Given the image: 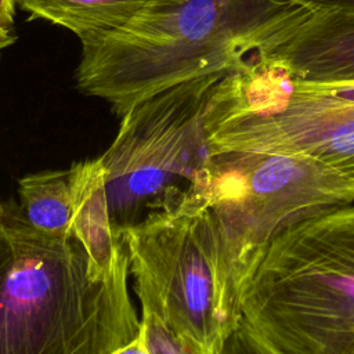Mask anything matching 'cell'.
I'll use <instances>...</instances> for the list:
<instances>
[{"label":"cell","instance_id":"1","mask_svg":"<svg viewBox=\"0 0 354 354\" xmlns=\"http://www.w3.org/2000/svg\"><path fill=\"white\" fill-rule=\"evenodd\" d=\"M127 250L106 278L73 236L44 234L0 202V354H113L140 332Z\"/></svg>","mask_w":354,"mask_h":354},{"label":"cell","instance_id":"2","mask_svg":"<svg viewBox=\"0 0 354 354\" xmlns=\"http://www.w3.org/2000/svg\"><path fill=\"white\" fill-rule=\"evenodd\" d=\"M310 8L290 0H163L124 28L82 39L76 82L118 116L180 83L227 73Z\"/></svg>","mask_w":354,"mask_h":354},{"label":"cell","instance_id":"3","mask_svg":"<svg viewBox=\"0 0 354 354\" xmlns=\"http://www.w3.org/2000/svg\"><path fill=\"white\" fill-rule=\"evenodd\" d=\"M248 326L281 354L354 348V202L278 234L241 290Z\"/></svg>","mask_w":354,"mask_h":354},{"label":"cell","instance_id":"4","mask_svg":"<svg viewBox=\"0 0 354 354\" xmlns=\"http://www.w3.org/2000/svg\"><path fill=\"white\" fill-rule=\"evenodd\" d=\"M120 236L141 313L158 315L205 354H218L242 318V285L205 195L191 191Z\"/></svg>","mask_w":354,"mask_h":354},{"label":"cell","instance_id":"5","mask_svg":"<svg viewBox=\"0 0 354 354\" xmlns=\"http://www.w3.org/2000/svg\"><path fill=\"white\" fill-rule=\"evenodd\" d=\"M203 123L212 155H299L354 183V83H299L245 58L213 87Z\"/></svg>","mask_w":354,"mask_h":354},{"label":"cell","instance_id":"6","mask_svg":"<svg viewBox=\"0 0 354 354\" xmlns=\"http://www.w3.org/2000/svg\"><path fill=\"white\" fill-rule=\"evenodd\" d=\"M224 75L169 87L122 116L115 140L100 156L116 235L199 188L212 158L203 113Z\"/></svg>","mask_w":354,"mask_h":354},{"label":"cell","instance_id":"7","mask_svg":"<svg viewBox=\"0 0 354 354\" xmlns=\"http://www.w3.org/2000/svg\"><path fill=\"white\" fill-rule=\"evenodd\" d=\"M243 285L266 246L288 227L354 202V183L306 156L213 153L199 188Z\"/></svg>","mask_w":354,"mask_h":354},{"label":"cell","instance_id":"8","mask_svg":"<svg viewBox=\"0 0 354 354\" xmlns=\"http://www.w3.org/2000/svg\"><path fill=\"white\" fill-rule=\"evenodd\" d=\"M246 58L299 83H354V12L310 8L272 30Z\"/></svg>","mask_w":354,"mask_h":354},{"label":"cell","instance_id":"9","mask_svg":"<svg viewBox=\"0 0 354 354\" xmlns=\"http://www.w3.org/2000/svg\"><path fill=\"white\" fill-rule=\"evenodd\" d=\"M72 194V235L83 245L91 274L109 277L126 253L122 236L112 227L104 165L98 158L69 167Z\"/></svg>","mask_w":354,"mask_h":354},{"label":"cell","instance_id":"10","mask_svg":"<svg viewBox=\"0 0 354 354\" xmlns=\"http://www.w3.org/2000/svg\"><path fill=\"white\" fill-rule=\"evenodd\" d=\"M30 14L72 30L80 40L119 30L163 0H15Z\"/></svg>","mask_w":354,"mask_h":354},{"label":"cell","instance_id":"11","mask_svg":"<svg viewBox=\"0 0 354 354\" xmlns=\"http://www.w3.org/2000/svg\"><path fill=\"white\" fill-rule=\"evenodd\" d=\"M19 212L29 225L54 236L72 235L69 169L32 173L18 180Z\"/></svg>","mask_w":354,"mask_h":354},{"label":"cell","instance_id":"12","mask_svg":"<svg viewBox=\"0 0 354 354\" xmlns=\"http://www.w3.org/2000/svg\"><path fill=\"white\" fill-rule=\"evenodd\" d=\"M141 326L149 354H205L198 346L176 335L155 314L141 313Z\"/></svg>","mask_w":354,"mask_h":354},{"label":"cell","instance_id":"13","mask_svg":"<svg viewBox=\"0 0 354 354\" xmlns=\"http://www.w3.org/2000/svg\"><path fill=\"white\" fill-rule=\"evenodd\" d=\"M218 354H281L261 340L241 318L224 339Z\"/></svg>","mask_w":354,"mask_h":354},{"label":"cell","instance_id":"14","mask_svg":"<svg viewBox=\"0 0 354 354\" xmlns=\"http://www.w3.org/2000/svg\"><path fill=\"white\" fill-rule=\"evenodd\" d=\"M315 11L354 12V0H290Z\"/></svg>","mask_w":354,"mask_h":354},{"label":"cell","instance_id":"15","mask_svg":"<svg viewBox=\"0 0 354 354\" xmlns=\"http://www.w3.org/2000/svg\"><path fill=\"white\" fill-rule=\"evenodd\" d=\"M15 0H0V30L11 32L14 25Z\"/></svg>","mask_w":354,"mask_h":354},{"label":"cell","instance_id":"16","mask_svg":"<svg viewBox=\"0 0 354 354\" xmlns=\"http://www.w3.org/2000/svg\"><path fill=\"white\" fill-rule=\"evenodd\" d=\"M113 354H149L147 344H145V336H144L142 326L140 328V332L134 340H131L129 344L119 348Z\"/></svg>","mask_w":354,"mask_h":354},{"label":"cell","instance_id":"17","mask_svg":"<svg viewBox=\"0 0 354 354\" xmlns=\"http://www.w3.org/2000/svg\"><path fill=\"white\" fill-rule=\"evenodd\" d=\"M15 41V36L11 32H1L0 30V50L8 47Z\"/></svg>","mask_w":354,"mask_h":354},{"label":"cell","instance_id":"18","mask_svg":"<svg viewBox=\"0 0 354 354\" xmlns=\"http://www.w3.org/2000/svg\"><path fill=\"white\" fill-rule=\"evenodd\" d=\"M348 354H354V348H353V350H351Z\"/></svg>","mask_w":354,"mask_h":354}]
</instances>
